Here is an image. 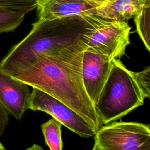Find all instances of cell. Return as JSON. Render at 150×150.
I'll list each match as a JSON object with an SVG mask.
<instances>
[{
	"mask_svg": "<svg viewBox=\"0 0 150 150\" xmlns=\"http://www.w3.org/2000/svg\"><path fill=\"white\" fill-rule=\"evenodd\" d=\"M102 2L93 0H39L36 8L38 20L75 15L98 18L96 10Z\"/></svg>",
	"mask_w": 150,
	"mask_h": 150,
	"instance_id": "8",
	"label": "cell"
},
{
	"mask_svg": "<svg viewBox=\"0 0 150 150\" xmlns=\"http://www.w3.org/2000/svg\"><path fill=\"white\" fill-rule=\"evenodd\" d=\"M93 147L99 150H150L149 124L112 121L94 134Z\"/></svg>",
	"mask_w": 150,
	"mask_h": 150,
	"instance_id": "4",
	"label": "cell"
},
{
	"mask_svg": "<svg viewBox=\"0 0 150 150\" xmlns=\"http://www.w3.org/2000/svg\"><path fill=\"white\" fill-rule=\"evenodd\" d=\"M26 150H44V149H43V148L41 146L35 144L33 145H32L31 146L27 148Z\"/></svg>",
	"mask_w": 150,
	"mask_h": 150,
	"instance_id": "17",
	"label": "cell"
},
{
	"mask_svg": "<svg viewBox=\"0 0 150 150\" xmlns=\"http://www.w3.org/2000/svg\"><path fill=\"white\" fill-rule=\"evenodd\" d=\"M27 13L0 6V33L12 32L23 21Z\"/></svg>",
	"mask_w": 150,
	"mask_h": 150,
	"instance_id": "13",
	"label": "cell"
},
{
	"mask_svg": "<svg viewBox=\"0 0 150 150\" xmlns=\"http://www.w3.org/2000/svg\"><path fill=\"white\" fill-rule=\"evenodd\" d=\"M93 1H98V2H103V1H106V0H93Z\"/></svg>",
	"mask_w": 150,
	"mask_h": 150,
	"instance_id": "19",
	"label": "cell"
},
{
	"mask_svg": "<svg viewBox=\"0 0 150 150\" xmlns=\"http://www.w3.org/2000/svg\"><path fill=\"white\" fill-rule=\"evenodd\" d=\"M103 20L80 15L44 21L32 24L28 35L15 45L0 62L3 72L24 67L39 56L57 52L79 41Z\"/></svg>",
	"mask_w": 150,
	"mask_h": 150,
	"instance_id": "2",
	"label": "cell"
},
{
	"mask_svg": "<svg viewBox=\"0 0 150 150\" xmlns=\"http://www.w3.org/2000/svg\"><path fill=\"white\" fill-rule=\"evenodd\" d=\"M61 126L62 124L54 118L41 125L45 143L50 150H63Z\"/></svg>",
	"mask_w": 150,
	"mask_h": 150,
	"instance_id": "11",
	"label": "cell"
},
{
	"mask_svg": "<svg viewBox=\"0 0 150 150\" xmlns=\"http://www.w3.org/2000/svg\"><path fill=\"white\" fill-rule=\"evenodd\" d=\"M111 67L112 60L107 56L84 50L82 62L83 84L94 105L108 77Z\"/></svg>",
	"mask_w": 150,
	"mask_h": 150,
	"instance_id": "7",
	"label": "cell"
},
{
	"mask_svg": "<svg viewBox=\"0 0 150 150\" xmlns=\"http://www.w3.org/2000/svg\"><path fill=\"white\" fill-rule=\"evenodd\" d=\"M0 150H6L4 146V145L0 142Z\"/></svg>",
	"mask_w": 150,
	"mask_h": 150,
	"instance_id": "18",
	"label": "cell"
},
{
	"mask_svg": "<svg viewBox=\"0 0 150 150\" xmlns=\"http://www.w3.org/2000/svg\"><path fill=\"white\" fill-rule=\"evenodd\" d=\"M38 1H39V0H38Z\"/></svg>",
	"mask_w": 150,
	"mask_h": 150,
	"instance_id": "21",
	"label": "cell"
},
{
	"mask_svg": "<svg viewBox=\"0 0 150 150\" xmlns=\"http://www.w3.org/2000/svg\"><path fill=\"white\" fill-rule=\"evenodd\" d=\"M85 49L83 38L57 52L39 56L24 67L4 73L57 99L96 132L103 124L83 84L82 62Z\"/></svg>",
	"mask_w": 150,
	"mask_h": 150,
	"instance_id": "1",
	"label": "cell"
},
{
	"mask_svg": "<svg viewBox=\"0 0 150 150\" xmlns=\"http://www.w3.org/2000/svg\"><path fill=\"white\" fill-rule=\"evenodd\" d=\"M29 87L0 70V102L16 120H21L28 110L30 94Z\"/></svg>",
	"mask_w": 150,
	"mask_h": 150,
	"instance_id": "9",
	"label": "cell"
},
{
	"mask_svg": "<svg viewBox=\"0 0 150 150\" xmlns=\"http://www.w3.org/2000/svg\"><path fill=\"white\" fill-rule=\"evenodd\" d=\"M28 109L49 114L81 137L89 138L96 133V131L77 112L57 99L38 88H33L30 92Z\"/></svg>",
	"mask_w": 150,
	"mask_h": 150,
	"instance_id": "6",
	"label": "cell"
},
{
	"mask_svg": "<svg viewBox=\"0 0 150 150\" xmlns=\"http://www.w3.org/2000/svg\"><path fill=\"white\" fill-rule=\"evenodd\" d=\"M9 122V114L0 102V137L3 135Z\"/></svg>",
	"mask_w": 150,
	"mask_h": 150,
	"instance_id": "16",
	"label": "cell"
},
{
	"mask_svg": "<svg viewBox=\"0 0 150 150\" xmlns=\"http://www.w3.org/2000/svg\"><path fill=\"white\" fill-rule=\"evenodd\" d=\"M131 27L128 22L103 20L96 27L84 36L86 49L108 57L121 59L125 54L130 44Z\"/></svg>",
	"mask_w": 150,
	"mask_h": 150,
	"instance_id": "5",
	"label": "cell"
},
{
	"mask_svg": "<svg viewBox=\"0 0 150 150\" xmlns=\"http://www.w3.org/2000/svg\"><path fill=\"white\" fill-rule=\"evenodd\" d=\"M145 97L134 76L117 59H112L108 77L94 103L102 124H107L127 115L142 105Z\"/></svg>",
	"mask_w": 150,
	"mask_h": 150,
	"instance_id": "3",
	"label": "cell"
},
{
	"mask_svg": "<svg viewBox=\"0 0 150 150\" xmlns=\"http://www.w3.org/2000/svg\"><path fill=\"white\" fill-rule=\"evenodd\" d=\"M133 18L139 38L146 49L150 51V2L145 4Z\"/></svg>",
	"mask_w": 150,
	"mask_h": 150,
	"instance_id": "12",
	"label": "cell"
},
{
	"mask_svg": "<svg viewBox=\"0 0 150 150\" xmlns=\"http://www.w3.org/2000/svg\"><path fill=\"white\" fill-rule=\"evenodd\" d=\"M38 0H0V6L28 13L36 9Z\"/></svg>",
	"mask_w": 150,
	"mask_h": 150,
	"instance_id": "14",
	"label": "cell"
},
{
	"mask_svg": "<svg viewBox=\"0 0 150 150\" xmlns=\"http://www.w3.org/2000/svg\"><path fill=\"white\" fill-rule=\"evenodd\" d=\"M150 0H106L97 7L96 15L107 21L128 22Z\"/></svg>",
	"mask_w": 150,
	"mask_h": 150,
	"instance_id": "10",
	"label": "cell"
},
{
	"mask_svg": "<svg viewBox=\"0 0 150 150\" xmlns=\"http://www.w3.org/2000/svg\"><path fill=\"white\" fill-rule=\"evenodd\" d=\"M91 150H99V149H97V148H96L93 147V149H92Z\"/></svg>",
	"mask_w": 150,
	"mask_h": 150,
	"instance_id": "20",
	"label": "cell"
},
{
	"mask_svg": "<svg viewBox=\"0 0 150 150\" xmlns=\"http://www.w3.org/2000/svg\"><path fill=\"white\" fill-rule=\"evenodd\" d=\"M137 83L141 90L145 98L150 97V67L145 68L138 72H134Z\"/></svg>",
	"mask_w": 150,
	"mask_h": 150,
	"instance_id": "15",
	"label": "cell"
}]
</instances>
